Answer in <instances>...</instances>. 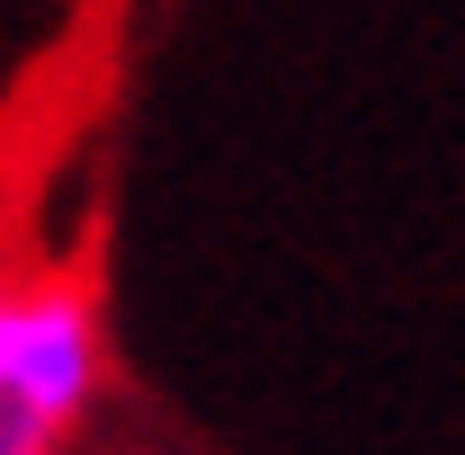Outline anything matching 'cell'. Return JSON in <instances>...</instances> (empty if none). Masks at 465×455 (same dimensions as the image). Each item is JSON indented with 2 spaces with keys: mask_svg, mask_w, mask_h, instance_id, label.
I'll list each match as a JSON object with an SVG mask.
<instances>
[{
  "mask_svg": "<svg viewBox=\"0 0 465 455\" xmlns=\"http://www.w3.org/2000/svg\"><path fill=\"white\" fill-rule=\"evenodd\" d=\"M0 384L72 429L99 402V304L63 277L0 286Z\"/></svg>",
  "mask_w": 465,
  "mask_h": 455,
  "instance_id": "1",
  "label": "cell"
},
{
  "mask_svg": "<svg viewBox=\"0 0 465 455\" xmlns=\"http://www.w3.org/2000/svg\"><path fill=\"white\" fill-rule=\"evenodd\" d=\"M54 438L63 429L36 411V402H18L9 384H0V455H54Z\"/></svg>",
  "mask_w": 465,
  "mask_h": 455,
  "instance_id": "2",
  "label": "cell"
}]
</instances>
